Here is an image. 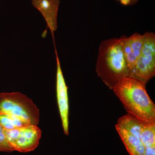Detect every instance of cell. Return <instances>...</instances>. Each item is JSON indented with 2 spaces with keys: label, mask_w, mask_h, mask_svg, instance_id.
<instances>
[{
  "label": "cell",
  "mask_w": 155,
  "mask_h": 155,
  "mask_svg": "<svg viewBox=\"0 0 155 155\" xmlns=\"http://www.w3.org/2000/svg\"><path fill=\"white\" fill-rule=\"evenodd\" d=\"M128 114L146 125L155 124V106L145 84L130 77L123 78L112 89Z\"/></svg>",
  "instance_id": "obj_1"
},
{
  "label": "cell",
  "mask_w": 155,
  "mask_h": 155,
  "mask_svg": "<svg viewBox=\"0 0 155 155\" xmlns=\"http://www.w3.org/2000/svg\"><path fill=\"white\" fill-rule=\"evenodd\" d=\"M98 76L110 89L120 79L128 77L129 70L122 48L121 38H116L101 43L97 59Z\"/></svg>",
  "instance_id": "obj_2"
},
{
  "label": "cell",
  "mask_w": 155,
  "mask_h": 155,
  "mask_svg": "<svg viewBox=\"0 0 155 155\" xmlns=\"http://www.w3.org/2000/svg\"><path fill=\"white\" fill-rule=\"evenodd\" d=\"M0 114L17 117L29 125L39 122V110L31 100L19 92L0 93Z\"/></svg>",
  "instance_id": "obj_3"
},
{
  "label": "cell",
  "mask_w": 155,
  "mask_h": 155,
  "mask_svg": "<svg viewBox=\"0 0 155 155\" xmlns=\"http://www.w3.org/2000/svg\"><path fill=\"white\" fill-rule=\"evenodd\" d=\"M143 36L142 51L128 77L146 84L155 75V35L152 32H147Z\"/></svg>",
  "instance_id": "obj_4"
},
{
  "label": "cell",
  "mask_w": 155,
  "mask_h": 155,
  "mask_svg": "<svg viewBox=\"0 0 155 155\" xmlns=\"http://www.w3.org/2000/svg\"><path fill=\"white\" fill-rule=\"evenodd\" d=\"M4 135L14 151L28 153L38 147L41 137V129L37 125H28L11 129L3 128Z\"/></svg>",
  "instance_id": "obj_5"
},
{
  "label": "cell",
  "mask_w": 155,
  "mask_h": 155,
  "mask_svg": "<svg viewBox=\"0 0 155 155\" xmlns=\"http://www.w3.org/2000/svg\"><path fill=\"white\" fill-rule=\"evenodd\" d=\"M56 61H57V80L56 89L58 107L62 120V126L65 135H69V99L68 96V87L66 82L60 63V60L54 45Z\"/></svg>",
  "instance_id": "obj_6"
},
{
  "label": "cell",
  "mask_w": 155,
  "mask_h": 155,
  "mask_svg": "<svg viewBox=\"0 0 155 155\" xmlns=\"http://www.w3.org/2000/svg\"><path fill=\"white\" fill-rule=\"evenodd\" d=\"M120 38L122 51L130 73L136 64L142 51L143 46V35L136 33L129 37L123 36Z\"/></svg>",
  "instance_id": "obj_7"
},
{
  "label": "cell",
  "mask_w": 155,
  "mask_h": 155,
  "mask_svg": "<svg viewBox=\"0 0 155 155\" xmlns=\"http://www.w3.org/2000/svg\"><path fill=\"white\" fill-rule=\"evenodd\" d=\"M31 3L43 16L55 43L54 32L58 29V15L60 0H31Z\"/></svg>",
  "instance_id": "obj_8"
},
{
  "label": "cell",
  "mask_w": 155,
  "mask_h": 155,
  "mask_svg": "<svg viewBox=\"0 0 155 155\" xmlns=\"http://www.w3.org/2000/svg\"><path fill=\"white\" fill-rule=\"evenodd\" d=\"M116 128L130 155H145L146 149L140 138L132 135L117 123Z\"/></svg>",
  "instance_id": "obj_9"
},
{
  "label": "cell",
  "mask_w": 155,
  "mask_h": 155,
  "mask_svg": "<svg viewBox=\"0 0 155 155\" xmlns=\"http://www.w3.org/2000/svg\"><path fill=\"white\" fill-rule=\"evenodd\" d=\"M118 123L129 133L139 138H140L142 130L146 125L138 118L129 114L119 118Z\"/></svg>",
  "instance_id": "obj_10"
},
{
  "label": "cell",
  "mask_w": 155,
  "mask_h": 155,
  "mask_svg": "<svg viewBox=\"0 0 155 155\" xmlns=\"http://www.w3.org/2000/svg\"><path fill=\"white\" fill-rule=\"evenodd\" d=\"M140 139L146 150L155 147V124H146L142 130Z\"/></svg>",
  "instance_id": "obj_11"
},
{
  "label": "cell",
  "mask_w": 155,
  "mask_h": 155,
  "mask_svg": "<svg viewBox=\"0 0 155 155\" xmlns=\"http://www.w3.org/2000/svg\"><path fill=\"white\" fill-rule=\"evenodd\" d=\"M29 125L21 119L8 114H0V125L4 129L11 130Z\"/></svg>",
  "instance_id": "obj_12"
},
{
  "label": "cell",
  "mask_w": 155,
  "mask_h": 155,
  "mask_svg": "<svg viewBox=\"0 0 155 155\" xmlns=\"http://www.w3.org/2000/svg\"><path fill=\"white\" fill-rule=\"evenodd\" d=\"M14 151L7 142L4 135L3 127L0 125V151L12 152Z\"/></svg>",
  "instance_id": "obj_13"
},
{
  "label": "cell",
  "mask_w": 155,
  "mask_h": 155,
  "mask_svg": "<svg viewBox=\"0 0 155 155\" xmlns=\"http://www.w3.org/2000/svg\"><path fill=\"white\" fill-rule=\"evenodd\" d=\"M124 5H133L136 4L139 0H116Z\"/></svg>",
  "instance_id": "obj_14"
}]
</instances>
